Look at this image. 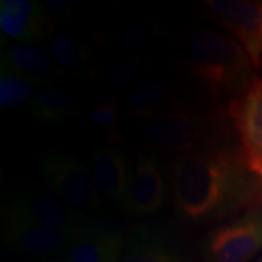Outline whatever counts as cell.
<instances>
[{
  "label": "cell",
  "mask_w": 262,
  "mask_h": 262,
  "mask_svg": "<svg viewBox=\"0 0 262 262\" xmlns=\"http://www.w3.org/2000/svg\"><path fill=\"white\" fill-rule=\"evenodd\" d=\"M50 54L57 67L66 72H79L88 66L86 51L67 35H57L50 41Z\"/></svg>",
  "instance_id": "cell-21"
},
{
  "label": "cell",
  "mask_w": 262,
  "mask_h": 262,
  "mask_svg": "<svg viewBox=\"0 0 262 262\" xmlns=\"http://www.w3.org/2000/svg\"><path fill=\"white\" fill-rule=\"evenodd\" d=\"M48 8L50 9H54V10H60V12H63L64 9H67V6H69V3L67 2H56V0H51V2H47Z\"/></svg>",
  "instance_id": "cell-23"
},
{
  "label": "cell",
  "mask_w": 262,
  "mask_h": 262,
  "mask_svg": "<svg viewBox=\"0 0 262 262\" xmlns=\"http://www.w3.org/2000/svg\"><path fill=\"white\" fill-rule=\"evenodd\" d=\"M31 111L39 121H66L77 113V98L64 88H46L34 99Z\"/></svg>",
  "instance_id": "cell-17"
},
{
  "label": "cell",
  "mask_w": 262,
  "mask_h": 262,
  "mask_svg": "<svg viewBox=\"0 0 262 262\" xmlns=\"http://www.w3.org/2000/svg\"><path fill=\"white\" fill-rule=\"evenodd\" d=\"M42 175L50 187L70 206L82 210H98L99 198L94 178L79 159L51 150L41 158Z\"/></svg>",
  "instance_id": "cell-3"
},
{
  "label": "cell",
  "mask_w": 262,
  "mask_h": 262,
  "mask_svg": "<svg viewBox=\"0 0 262 262\" xmlns=\"http://www.w3.org/2000/svg\"><path fill=\"white\" fill-rule=\"evenodd\" d=\"M122 237L120 233L95 227L89 222L64 252L63 262H121Z\"/></svg>",
  "instance_id": "cell-11"
},
{
  "label": "cell",
  "mask_w": 262,
  "mask_h": 262,
  "mask_svg": "<svg viewBox=\"0 0 262 262\" xmlns=\"http://www.w3.org/2000/svg\"><path fill=\"white\" fill-rule=\"evenodd\" d=\"M170 98V88L162 80H147L136 84L125 101V110L131 117L146 118L163 113Z\"/></svg>",
  "instance_id": "cell-16"
},
{
  "label": "cell",
  "mask_w": 262,
  "mask_h": 262,
  "mask_svg": "<svg viewBox=\"0 0 262 262\" xmlns=\"http://www.w3.org/2000/svg\"><path fill=\"white\" fill-rule=\"evenodd\" d=\"M91 121L102 131L110 139L111 143L121 141V136L118 133V103L114 99L99 102L91 110Z\"/></svg>",
  "instance_id": "cell-22"
},
{
  "label": "cell",
  "mask_w": 262,
  "mask_h": 262,
  "mask_svg": "<svg viewBox=\"0 0 262 262\" xmlns=\"http://www.w3.org/2000/svg\"><path fill=\"white\" fill-rule=\"evenodd\" d=\"M2 64L9 67L34 84L51 82L57 75V66L47 50L31 42H20L2 56Z\"/></svg>",
  "instance_id": "cell-14"
},
{
  "label": "cell",
  "mask_w": 262,
  "mask_h": 262,
  "mask_svg": "<svg viewBox=\"0 0 262 262\" xmlns=\"http://www.w3.org/2000/svg\"><path fill=\"white\" fill-rule=\"evenodd\" d=\"M121 262H181V258L146 227H137L124 246Z\"/></svg>",
  "instance_id": "cell-15"
},
{
  "label": "cell",
  "mask_w": 262,
  "mask_h": 262,
  "mask_svg": "<svg viewBox=\"0 0 262 262\" xmlns=\"http://www.w3.org/2000/svg\"><path fill=\"white\" fill-rule=\"evenodd\" d=\"M187 58L194 76L215 98L241 95L253 82L252 61L232 35L200 29L188 41Z\"/></svg>",
  "instance_id": "cell-2"
},
{
  "label": "cell",
  "mask_w": 262,
  "mask_h": 262,
  "mask_svg": "<svg viewBox=\"0 0 262 262\" xmlns=\"http://www.w3.org/2000/svg\"><path fill=\"white\" fill-rule=\"evenodd\" d=\"M146 134L165 151L189 153L204 137V121L185 111H163L149 118Z\"/></svg>",
  "instance_id": "cell-8"
},
{
  "label": "cell",
  "mask_w": 262,
  "mask_h": 262,
  "mask_svg": "<svg viewBox=\"0 0 262 262\" xmlns=\"http://www.w3.org/2000/svg\"><path fill=\"white\" fill-rule=\"evenodd\" d=\"M214 20L245 48L255 69L262 64V2L208 0L204 3Z\"/></svg>",
  "instance_id": "cell-5"
},
{
  "label": "cell",
  "mask_w": 262,
  "mask_h": 262,
  "mask_svg": "<svg viewBox=\"0 0 262 262\" xmlns=\"http://www.w3.org/2000/svg\"><path fill=\"white\" fill-rule=\"evenodd\" d=\"M0 29L6 37L20 42H34L50 37L53 20L47 9L31 0H2Z\"/></svg>",
  "instance_id": "cell-9"
},
{
  "label": "cell",
  "mask_w": 262,
  "mask_h": 262,
  "mask_svg": "<svg viewBox=\"0 0 262 262\" xmlns=\"http://www.w3.org/2000/svg\"><path fill=\"white\" fill-rule=\"evenodd\" d=\"M262 251V208L213 230L207 252L213 262H248Z\"/></svg>",
  "instance_id": "cell-6"
},
{
  "label": "cell",
  "mask_w": 262,
  "mask_h": 262,
  "mask_svg": "<svg viewBox=\"0 0 262 262\" xmlns=\"http://www.w3.org/2000/svg\"><path fill=\"white\" fill-rule=\"evenodd\" d=\"M229 113L241 141L239 158L249 173L262 179V77L253 79Z\"/></svg>",
  "instance_id": "cell-4"
},
{
  "label": "cell",
  "mask_w": 262,
  "mask_h": 262,
  "mask_svg": "<svg viewBox=\"0 0 262 262\" xmlns=\"http://www.w3.org/2000/svg\"><path fill=\"white\" fill-rule=\"evenodd\" d=\"M34 84L22 76L2 64L0 70V105L2 108H16L32 101Z\"/></svg>",
  "instance_id": "cell-20"
},
{
  "label": "cell",
  "mask_w": 262,
  "mask_h": 262,
  "mask_svg": "<svg viewBox=\"0 0 262 262\" xmlns=\"http://www.w3.org/2000/svg\"><path fill=\"white\" fill-rule=\"evenodd\" d=\"M160 29L155 20H134L99 35L98 42L121 50H140L159 37Z\"/></svg>",
  "instance_id": "cell-18"
},
{
  "label": "cell",
  "mask_w": 262,
  "mask_h": 262,
  "mask_svg": "<svg viewBox=\"0 0 262 262\" xmlns=\"http://www.w3.org/2000/svg\"><path fill=\"white\" fill-rule=\"evenodd\" d=\"M5 220L6 229H77L88 223L70 207L46 192H24L16 196L6 207Z\"/></svg>",
  "instance_id": "cell-7"
},
{
  "label": "cell",
  "mask_w": 262,
  "mask_h": 262,
  "mask_svg": "<svg viewBox=\"0 0 262 262\" xmlns=\"http://www.w3.org/2000/svg\"><path fill=\"white\" fill-rule=\"evenodd\" d=\"M92 178L103 198L124 206L131 177L127 162L115 147L105 146L94 150Z\"/></svg>",
  "instance_id": "cell-12"
},
{
  "label": "cell",
  "mask_w": 262,
  "mask_h": 262,
  "mask_svg": "<svg viewBox=\"0 0 262 262\" xmlns=\"http://www.w3.org/2000/svg\"><path fill=\"white\" fill-rule=\"evenodd\" d=\"M50 262H63V261H50Z\"/></svg>",
  "instance_id": "cell-24"
},
{
  "label": "cell",
  "mask_w": 262,
  "mask_h": 262,
  "mask_svg": "<svg viewBox=\"0 0 262 262\" xmlns=\"http://www.w3.org/2000/svg\"><path fill=\"white\" fill-rule=\"evenodd\" d=\"M165 203V184L160 170L150 156L140 155L130 178L124 207L131 214H150Z\"/></svg>",
  "instance_id": "cell-10"
},
{
  "label": "cell",
  "mask_w": 262,
  "mask_h": 262,
  "mask_svg": "<svg viewBox=\"0 0 262 262\" xmlns=\"http://www.w3.org/2000/svg\"><path fill=\"white\" fill-rule=\"evenodd\" d=\"M258 262H262V258H261V259H259V261H258Z\"/></svg>",
  "instance_id": "cell-25"
},
{
  "label": "cell",
  "mask_w": 262,
  "mask_h": 262,
  "mask_svg": "<svg viewBox=\"0 0 262 262\" xmlns=\"http://www.w3.org/2000/svg\"><path fill=\"white\" fill-rule=\"evenodd\" d=\"M84 226L77 229H56V227L6 229V236L10 244L20 252L28 253L32 256H50L60 252L64 253L69 249V246L75 242L77 234Z\"/></svg>",
  "instance_id": "cell-13"
},
{
  "label": "cell",
  "mask_w": 262,
  "mask_h": 262,
  "mask_svg": "<svg viewBox=\"0 0 262 262\" xmlns=\"http://www.w3.org/2000/svg\"><path fill=\"white\" fill-rule=\"evenodd\" d=\"M149 66V60L144 56H122L106 63L102 76L105 82L114 88H125L134 83Z\"/></svg>",
  "instance_id": "cell-19"
},
{
  "label": "cell",
  "mask_w": 262,
  "mask_h": 262,
  "mask_svg": "<svg viewBox=\"0 0 262 262\" xmlns=\"http://www.w3.org/2000/svg\"><path fill=\"white\" fill-rule=\"evenodd\" d=\"M245 170L241 158L226 150H203L179 159L172 170V194L179 214L201 222L239 206L246 194Z\"/></svg>",
  "instance_id": "cell-1"
}]
</instances>
